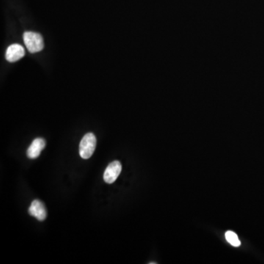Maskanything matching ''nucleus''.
<instances>
[{
  "instance_id": "obj_1",
  "label": "nucleus",
  "mask_w": 264,
  "mask_h": 264,
  "mask_svg": "<svg viewBox=\"0 0 264 264\" xmlns=\"http://www.w3.org/2000/svg\"><path fill=\"white\" fill-rule=\"evenodd\" d=\"M25 46L30 53H37L44 48L43 37L37 32H25L23 35Z\"/></svg>"
},
{
  "instance_id": "obj_2",
  "label": "nucleus",
  "mask_w": 264,
  "mask_h": 264,
  "mask_svg": "<svg viewBox=\"0 0 264 264\" xmlns=\"http://www.w3.org/2000/svg\"><path fill=\"white\" fill-rule=\"evenodd\" d=\"M96 137L93 133H87L79 144V155L84 159L91 157L96 150Z\"/></svg>"
},
{
  "instance_id": "obj_3",
  "label": "nucleus",
  "mask_w": 264,
  "mask_h": 264,
  "mask_svg": "<svg viewBox=\"0 0 264 264\" xmlns=\"http://www.w3.org/2000/svg\"><path fill=\"white\" fill-rule=\"evenodd\" d=\"M122 165L119 161H114L109 164L104 174V180L107 184H112L118 179L121 173Z\"/></svg>"
},
{
  "instance_id": "obj_4",
  "label": "nucleus",
  "mask_w": 264,
  "mask_h": 264,
  "mask_svg": "<svg viewBox=\"0 0 264 264\" xmlns=\"http://www.w3.org/2000/svg\"><path fill=\"white\" fill-rule=\"evenodd\" d=\"M29 214L30 216L35 217L39 221H43L47 216L44 204L39 200L32 201L29 208Z\"/></svg>"
},
{
  "instance_id": "obj_5",
  "label": "nucleus",
  "mask_w": 264,
  "mask_h": 264,
  "mask_svg": "<svg viewBox=\"0 0 264 264\" xmlns=\"http://www.w3.org/2000/svg\"><path fill=\"white\" fill-rule=\"evenodd\" d=\"M24 54V48H23V46L18 44V43H14L7 48L5 58L10 62H16V61L22 58Z\"/></svg>"
},
{
  "instance_id": "obj_6",
  "label": "nucleus",
  "mask_w": 264,
  "mask_h": 264,
  "mask_svg": "<svg viewBox=\"0 0 264 264\" xmlns=\"http://www.w3.org/2000/svg\"><path fill=\"white\" fill-rule=\"evenodd\" d=\"M46 147V141L43 138H36L31 143L26 151V156L29 159H36Z\"/></svg>"
},
{
  "instance_id": "obj_7",
  "label": "nucleus",
  "mask_w": 264,
  "mask_h": 264,
  "mask_svg": "<svg viewBox=\"0 0 264 264\" xmlns=\"http://www.w3.org/2000/svg\"><path fill=\"white\" fill-rule=\"evenodd\" d=\"M226 240L234 247H240L241 245L240 240H239L238 236L233 232V231H227L226 234Z\"/></svg>"
}]
</instances>
